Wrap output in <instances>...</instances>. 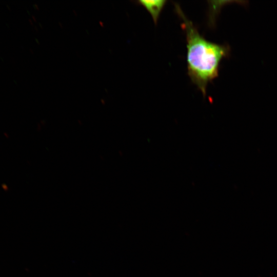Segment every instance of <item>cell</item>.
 <instances>
[{
  "instance_id": "6da1fadb",
  "label": "cell",
  "mask_w": 277,
  "mask_h": 277,
  "mask_svg": "<svg viewBox=\"0 0 277 277\" xmlns=\"http://www.w3.org/2000/svg\"><path fill=\"white\" fill-rule=\"evenodd\" d=\"M175 7L183 21L182 27L186 34L188 74L205 96L208 83L218 76L220 62L227 56L229 48L206 40L186 17L179 5L175 4Z\"/></svg>"
},
{
  "instance_id": "7a4b0ae2",
  "label": "cell",
  "mask_w": 277,
  "mask_h": 277,
  "mask_svg": "<svg viewBox=\"0 0 277 277\" xmlns=\"http://www.w3.org/2000/svg\"><path fill=\"white\" fill-rule=\"evenodd\" d=\"M138 3L147 9L156 24L166 1H139Z\"/></svg>"
}]
</instances>
